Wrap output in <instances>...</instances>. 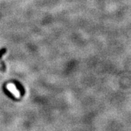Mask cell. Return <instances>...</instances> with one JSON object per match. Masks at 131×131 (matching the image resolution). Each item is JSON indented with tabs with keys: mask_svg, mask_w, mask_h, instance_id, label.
I'll list each match as a JSON object with an SVG mask.
<instances>
[{
	"mask_svg": "<svg viewBox=\"0 0 131 131\" xmlns=\"http://www.w3.org/2000/svg\"><path fill=\"white\" fill-rule=\"evenodd\" d=\"M7 89H8L9 91H10L16 97V98H19V97H20V91L17 89V88L15 87L14 84H13V83H10V84H8V85H7Z\"/></svg>",
	"mask_w": 131,
	"mask_h": 131,
	"instance_id": "1",
	"label": "cell"
},
{
	"mask_svg": "<svg viewBox=\"0 0 131 131\" xmlns=\"http://www.w3.org/2000/svg\"><path fill=\"white\" fill-rule=\"evenodd\" d=\"M0 69H3V70L5 69V67H4L3 64L1 61H0Z\"/></svg>",
	"mask_w": 131,
	"mask_h": 131,
	"instance_id": "2",
	"label": "cell"
}]
</instances>
